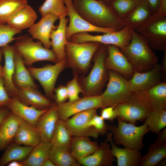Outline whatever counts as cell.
<instances>
[{"instance_id":"obj_33","label":"cell","mask_w":166,"mask_h":166,"mask_svg":"<svg viewBox=\"0 0 166 166\" xmlns=\"http://www.w3.org/2000/svg\"><path fill=\"white\" fill-rule=\"evenodd\" d=\"M152 110L166 109V82L162 81L149 89L144 92Z\"/></svg>"},{"instance_id":"obj_38","label":"cell","mask_w":166,"mask_h":166,"mask_svg":"<svg viewBox=\"0 0 166 166\" xmlns=\"http://www.w3.org/2000/svg\"><path fill=\"white\" fill-rule=\"evenodd\" d=\"M149 131L158 134L166 127V109L152 110L144 120Z\"/></svg>"},{"instance_id":"obj_48","label":"cell","mask_w":166,"mask_h":166,"mask_svg":"<svg viewBox=\"0 0 166 166\" xmlns=\"http://www.w3.org/2000/svg\"><path fill=\"white\" fill-rule=\"evenodd\" d=\"M164 54L160 65L162 81L166 82V50L163 51Z\"/></svg>"},{"instance_id":"obj_34","label":"cell","mask_w":166,"mask_h":166,"mask_svg":"<svg viewBox=\"0 0 166 166\" xmlns=\"http://www.w3.org/2000/svg\"><path fill=\"white\" fill-rule=\"evenodd\" d=\"M72 137L64 121L59 119L50 140L53 146L70 151Z\"/></svg>"},{"instance_id":"obj_50","label":"cell","mask_w":166,"mask_h":166,"mask_svg":"<svg viewBox=\"0 0 166 166\" xmlns=\"http://www.w3.org/2000/svg\"><path fill=\"white\" fill-rule=\"evenodd\" d=\"M156 13L162 16H166V0H161L159 8Z\"/></svg>"},{"instance_id":"obj_27","label":"cell","mask_w":166,"mask_h":166,"mask_svg":"<svg viewBox=\"0 0 166 166\" xmlns=\"http://www.w3.org/2000/svg\"><path fill=\"white\" fill-rule=\"evenodd\" d=\"M152 14L149 7L143 0L123 18L122 20L125 26L136 30Z\"/></svg>"},{"instance_id":"obj_51","label":"cell","mask_w":166,"mask_h":166,"mask_svg":"<svg viewBox=\"0 0 166 166\" xmlns=\"http://www.w3.org/2000/svg\"><path fill=\"white\" fill-rule=\"evenodd\" d=\"M10 112V111L6 107L0 108V124Z\"/></svg>"},{"instance_id":"obj_14","label":"cell","mask_w":166,"mask_h":166,"mask_svg":"<svg viewBox=\"0 0 166 166\" xmlns=\"http://www.w3.org/2000/svg\"><path fill=\"white\" fill-rule=\"evenodd\" d=\"M97 109L85 110L73 116L64 121L65 125L72 136H85L97 138L99 133L94 128L88 127L91 118L97 114Z\"/></svg>"},{"instance_id":"obj_36","label":"cell","mask_w":166,"mask_h":166,"mask_svg":"<svg viewBox=\"0 0 166 166\" xmlns=\"http://www.w3.org/2000/svg\"><path fill=\"white\" fill-rule=\"evenodd\" d=\"M49 158L55 166H81L70 151L53 146L50 150Z\"/></svg>"},{"instance_id":"obj_37","label":"cell","mask_w":166,"mask_h":166,"mask_svg":"<svg viewBox=\"0 0 166 166\" xmlns=\"http://www.w3.org/2000/svg\"><path fill=\"white\" fill-rule=\"evenodd\" d=\"M27 5V0H0V23H7L13 15Z\"/></svg>"},{"instance_id":"obj_45","label":"cell","mask_w":166,"mask_h":166,"mask_svg":"<svg viewBox=\"0 0 166 166\" xmlns=\"http://www.w3.org/2000/svg\"><path fill=\"white\" fill-rule=\"evenodd\" d=\"M100 116L105 120L112 121L117 117V114L114 107L109 106L102 108Z\"/></svg>"},{"instance_id":"obj_30","label":"cell","mask_w":166,"mask_h":166,"mask_svg":"<svg viewBox=\"0 0 166 166\" xmlns=\"http://www.w3.org/2000/svg\"><path fill=\"white\" fill-rule=\"evenodd\" d=\"M41 141L39 135L35 127L23 120L13 142L21 145L34 147Z\"/></svg>"},{"instance_id":"obj_26","label":"cell","mask_w":166,"mask_h":166,"mask_svg":"<svg viewBox=\"0 0 166 166\" xmlns=\"http://www.w3.org/2000/svg\"><path fill=\"white\" fill-rule=\"evenodd\" d=\"M14 59L15 69L14 82L16 86L18 89L29 87L38 89V85L34 81L28 68L26 67L22 57L15 50Z\"/></svg>"},{"instance_id":"obj_47","label":"cell","mask_w":166,"mask_h":166,"mask_svg":"<svg viewBox=\"0 0 166 166\" xmlns=\"http://www.w3.org/2000/svg\"><path fill=\"white\" fill-rule=\"evenodd\" d=\"M147 4L152 14L156 13L158 10L161 0H143Z\"/></svg>"},{"instance_id":"obj_5","label":"cell","mask_w":166,"mask_h":166,"mask_svg":"<svg viewBox=\"0 0 166 166\" xmlns=\"http://www.w3.org/2000/svg\"><path fill=\"white\" fill-rule=\"evenodd\" d=\"M107 45L101 44L94 55V64L87 76L84 78L81 85L83 96L100 95L107 77L104 61L107 55Z\"/></svg>"},{"instance_id":"obj_17","label":"cell","mask_w":166,"mask_h":166,"mask_svg":"<svg viewBox=\"0 0 166 166\" xmlns=\"http://www.w3.org/2000/svg\"><path fill=\"white\" fill-rule=\"evenodd\" d=\"M59 18V17L52 14H46L42 16L38 22L29 28L28 32L33 39L38 40L45 47L50 49V34L52 31L57 28V26H55L54 23Z\"/></svg>"},{"instance_id":"obj_8","label":"cell","mask_w":166,"mask_h":166,"mask_svg":"<svg viewBox=\"0 0 166 166\" xmlns=\"http://www.w3.org/2000/svg\"><path fill=\"white\" fill-rule=\"evenodd\" d=\"M136 31L145 39L152 49L166 50V16L153 14Z\"/></svg>"},{"instance_id":"obj_20","label":"cell","mask_w":166,"mask_h":166,"mask_svg":"<svg viewBox=\"0 0 166 166\" xmlns=\"http://www.w3.org/2000/svg\"><path fill=\"white\" fill-rule=\"evenodd\" d=\"M106 140L110 144L112 154L117 159L118 166H139L142 156L140 150L118 147L114 143L110 132L107 134Z\"/></svg>"},{"instance_id":"obj_39","label":"cell","mask_w":166,"mask_h":166,"mask_svg":"<svg viewBox=\"0 0 166 166\" xmlns=\"http://www.w3.org/2000/svg\"><path fill=\"white\" fill-rule=\"evenodd\" d=\"M42 16L49 13L59 17L67 13V9L64 0H45L38 8Z\"/></svg>"},{"instance_id":"obj_19","label":"cell","mask_w":166,"mask_h":166,"mask_svg":"<svg viewBox=\"0 0 166 166\" xmlns=\"http://www.w3.org/2000/svg\"><path fill=\"white\" fill-rule=\"evenodd\" d=\"M6 107L11 112L35 127L39 118L49 108L38 109L22 102L16 97H11Z\"/></svg>"},{"instance_id":"obj_11","label":"cell","mask_w":166,"mask_h":166,"mask_svg":"<svg viewBox=\"0 0 166 166\" xmlns=\"http://www.w3.org/2000/svg\"><path fill=\"white\" fill-rule=\"evenodd\" d=\"M66 65L65 57L53 65L48 64L39 68L29 66L27 68L33 78L41 85L47 97L52 99L57 79Z\"/></svg>"},{"instance_id":"obj_29","label":"cell","mask_w":166,"mask_h":166,"mask_svg":"<svg viewBox=\"0 0 166 166\" xmlns=\"http://www.w3.org/2000/svg\"><path fill=\"white\" fill-rule=\"evenodd\" d=\"M37 17L34 10L28 4L13 15L6 24L14 28L22 31L30 28L34 23Z\"/></svg>"},{"instance_id":"obj_46","label":"cell","mask_w":166,"mask_h":166,"mask_svg":"<svg viewBox=\"0 0 166 166\" xmlns=\"http://www.w3.org/2000/svg\"><path fill=\"white\" fill-rule=\"evenodd\" d=\"M11 98L5 88L2 77L0 78V108L6 107Z\"/></svg>"},{"instance_id":"obj_2","label":"cell","mask_w":166,"mask_h":166,"mask_svg":"<svg viewBox=\"0 0 166 166\" xmlns=\"http://www.w3.org/2000/svg\"><path fill=\"white\" fill-rule=\"evenodd\" d=\"M131 30L132 37L130 43L120 50L135 71H147L158 64V58L145 39L136 30Z\"/></svg>"},{"instance_id":"obj_18","label":"cell","mask_w":166,"mask_h":166,"mask_svg":"<svg viewBox=\"0 0 166 166\" xmlns=\"http://www.w3.org/2000/svg\"><path fill=\"white\" fill-rule=\"evenodd\" d=\"M2 48L4 58L2 77L5 88L11 97H16L18 89L14 82L15 66L14 59L15 49L14 45H6Z\"/></svg>"},{"instance_id":"obj_56","label":"cell","mask_w":166,"mask_h":166,"mask_svg":"<svg viewBox=\"0 0 166 166\" xmlns=\"http://www.w3.org/2000/svg\"><path fill=\"white\" fill-rule=\"evenodd\" d=\"M3 66L0 64V78L2 77Z\"/></svg>"},{"instance_id":"obj_15","label":"cell","mask_w":166,"mask_h":166,"mask_svg":"<svg viewBox=\"0 0 166 166\" xmlns=\"http://www.w3.org/2000/svg\"><path fill=\"white\" fill-rule=\"evenodd\" d=\"M107 53L104 64L106 69L122 75L128 80L133 76L135 70L126 57L118 47L107 45Z\"/></svg>"},{"instance_id":"obj_12","label":"cell","mask_w":166,"mask_h":166,"mask_svg":"<svg viewBox=\"0 0 166 166\" xmlns=\"http://www.w3.org/2000/svg\"><path fill=\"white\" fill-rule=\"evenodd\" d=\"M73 1L64 0L69 19V24L66 30L68 40L73 35L80 33L95 32L105 34L116 31L112 28L99 27L91 24L78 13L74 7Z\"/></svg>"},{"instance_id":"obj_54","label":"cell","mask_w":166,"mask_h":166,"mask_svg":"<svg viewBox=\"0 0 166 166\" xmlns=\"http://www.w3.org/2000/svg\"><path fill=\"white\" fill-rule=\"evenodd\" d=\"M100 0L102 1L105 2L107 4H108L109 5H110V3L113 0Z\"/></svg>"},{"instance_id":"obj_25","label":"cell","mask_w":166,"mask_h":166,"mask_svg":"<svg viewBox=\"0 0 166 166\" xmlns=\"http://www.w3.org/2000/svg\"><path fill=\"white\" fill-rule=\"evenodd\" d=\"M38 89L30 87L18 89L16 97L22 102L38 109L51 107L53 103Z\"/></svg>"},{"instance_id":"obj_4","label":"cell","mask_w":166,"mask_h":166,"mask_svg":"<svg viewBox=\"0 0 166 166\" xmlns=\"http://www.w3.org/2000/svg\"><path fill=\"white\" fill-rule=\"evenodd\" d=\"M117 118V126L110 125L108 127V130L112 134L114 143L125 148L140 151L144 146L143 137L149 131L148 126L145 123L136 126Z\"/></svg>"},{"instance_id":"obj_28","label":"cell","mask_w":166,"mask_h":166,"mask_svg":"<svg viewBox=\"0 0 166 166\" xmlns=\"http://www.w3.org/2000/svg\"><path fill=\"white\" fill-rule=\"evenodd\" d=\"M99 146L97 142L91 141L88 137L72 136L69 151L77 161L93 153Z\"/></svg>"},{"instance_id":"obj_42","label":"cell","mask_w":166,"mask_h":166,"mask_svg":"<svg viewBox=\"0 0 166 166\" xmlns=\"http://www.w3.org/2000/svg\"><path fill=\"white\" fill-rule=\"evenodd\" d=\"M66 87L69 101H73L80 97L79 94L82 93L83 91L77 75L67 83Z\"/></svg>"},{"instance_id":"obj_31","label":"cell","mask_w":166,"mask_h":166,"mask_svg":"<svg viewBox=\"0 0 166 166\" xmlns=\"http://www.w3.org/2000/svg\"><path fill=\"white\" fill-rule=\"evenodd\" d=\"M34 147L12 143L5 149L0 158V166H4L11 161H22L27 157Z\"/></svg>"},{"instance_id":"obj_40","label":"cell","mask_w":166,"mask_h":166,"mask_svg":"<svg viewBox=\"0 0 166 166\" xmlns=\"http://www.w3.org/2000/svg\"><path fill=\"white\" fill-rule=\"evenodd\" d=\"M143 0H113L110 6L122 20Z\"/></svg>"},{"instance_id":"obj_9","label":"cell","mask_w":166,"mask_h":166,"mask_svg":"<svg viewBox=\"0 0 166 166\" xmlns=\"http://www.w3.org/2000/svg\"><path fill=\"white\" fill-rule=\"evenodd\" d=\"M109 82L105 91L100 95L103 108L115 107L125 100L132 91L128 80L121 74L109 70Z\"/></svg>"},{"instance_id":"obj_16","label":"cell","mask_w":166,"mask_h":166,"mask_svg":"<svg viewBox=\"0 0 166 166\" xmlns=\"http://www.w3.org/2000/svg\"><path fill=\"white\" fill-rule=\"evenodd\" d=\"M160 65L157 64L150 70L143 72L135 71L128 81L132 92H144L161 82Z\"/></svg>"},{"instance_id":"obj_23","label":"cell","mask_w":166,"mask_h":166,"mask_svg":"<svg viewBox=\"0 0 166 166\" xmlns=\"http://www.w3.org/2000/svg\"><path fill=\"white\" fill-rule=\"evenodd\" d=\"M23 120L10 111L3 120L0 124V151L13 142Z\"/></svg>"},{"instance_id":"obj_35","label":"cell","mask_w":166,"mask_h":166,"mask_svg":"<svg viewBox=\"0 0 166 166\" xmlns=\"http://www.w3.org/2000/svg\"><path fill=\"white\" fill-rule=\"evenodd\" d=\"M166 156V143L149 146L147 154L141 156L139 166H155L159 164Z\"/></svg>"},{"instance_id":"obj_55","label":"cell","mask_w":166,"mask_h":166,"mask_svg":"<svg viewBox=\"0 0 166 166\" xmlns=\"http://www.w3.org/2000/svg\"><path fill=\"white\" fill-rule=\"evenodd\" d=\"M3 55L2 48H0V64Z\"/></svg>"},{"instance_id":"obj_53","label":"cell","mask_w":166,"mask_h":166,"mask_svg":"<svg viewBox=\"0 0 166 166\" xmlns=\"http://www.w3.org/2000/svg\"><path fill=\"white\" fill-rule=\"evenodd\" d=\"M42 166H55V165L49 158L44 162Z\"/></svg>"},{"instance_id":"obj_1","label":"cell","mask_w":166,"mask_h":166,"mask_svg":"<svg viewBox=\"0 0 166 166\" xmlns=\"http://www.w3.org/2000/svg\"><path fill=\"white\" fill-rule=\"evenodd\" d=\"M73 4L79 15L94 26L112 28L116 31L125 26L111 7L102 1L74 0Z\"/></svg>"},{"instance_id":"obj_22","label":"cell","mask_w":166,"mask_h":166,"mask_svg":"<svg viewBox=\"0 0 166 166\" xmlns=\"http://www.w3.org/2000/svg\"><path fill=\"white\" fill-rule=\"evenodd\" d=\"M67 14L61 16L57 28L51 33L50 39L52 50L55 54L58 61L66 57L65 46L68 41L66 36V30L69 19L66 18Z\"/></svg>"},{"instance_id":"obj_10","label":"cell","mask_w":166,"mask_h":166,"mask_svg":"<svg viewBox=\"0 0 166 166\" xmlns=\"http://www.w3.org/2000/svg\"><path fill=\"white\" fill-rule=\"evenodd\" d=\"M132 37V30L125 26L122 29L104 34L92 35L88 32H81L73 35L69 40L75 43L96 42L106 45L116 46L122 49L127 46Z\"/></svg>"},{"instance_id":"obj_44","label":"cell","mask_w":166,"mask_h":166,"mask_svg":"<svg viewBox=\"0 0 166 166\" xmlns=\"http://www.w3.org/2000/svg\"><path fill=\"white\" fill-rule=\"evenodd\" d=\"M54 98L57 105L65 102L68 99L67 91L66 86L60 85L54 90Z\"/></svg>"},{"instance_id":"obj_43","label":"cell","mask_w":166,"mask_h":166,"mask_svg":"<svg viewBox=\"0 0 166 166\" xmlns=\"http://www.w3.org/2000/svg\"><path fill=\"white\" fill-rule=\"evenodd\" d=\"M87 126L88 127L94 128L101 135L107 133L108 130V127L106 124L105 120L97 114L91 118Z\"/></svg>"},{"instance_id":"obj_21","label":"cell","mask_w":166,"mask_h":166,"mask_svg":"<svg viewBox=\"0 0 166 166\" xmlns=\"http://www.w3.org/2000/svg\"><path fill=\"white\" fill-rule=\"evenodd\" d=\"M58 119L57 104H53L39 118L35 126L41 141H50Z\"/></svg>"},{"instance_id":"obj_49","label":"cell","mask_w":166,"mask_h":166,"mask_svg":"<svg viewBox=\"0 0 166 166\" xmlns=\"http://www.w3.org/2000/svg\"><path fill=\"white\" fill-rule=\"evenodd\" d=\"M157 139L154 144H162L166 143V128L162 129L158 134Z\"/></svg>"},{"instance_id":"obj_6","label":"cell","mask_w":166,"mask_h":166,"mask_svg":"<svg viewBox=\"0 0 166 166\" xmlns=\"http://www.w3.org/2000/svg\"><path fill=\"white\" fill-rule=\"evenodd\" d=\"M27 35L16 38L14 45L15 49L22 57L25 64L28 66L41 61H48L54 63L57 58L52 49L45 47L38 41L35 42Z\"/></svg>"},{"instance_id":"obj_57","label":"cell","mask_w":166,"mask_h":166,"mask_svg":"<svg viewBox=\"0 0 166 166\" xmlns=\"http://www.w3.org/2000/svg\"></svg>"},{"instance_id":"obj_7","label":"cell","mask_w":166,"mask_h":166,"mask_svg":"<svg viewBox=\"0 0 166 166\" xmlns=\"http://www.w3.org/2000/svg\"><path fill=\"white\" fill-rule=\"evenodd\" d=\"M101 45L96 42L78 43L68 40L65 46L67 65L78 72H85Z\"/></svg>"},{"instance_id":"obj_32","label":"cell","mask_w":166,"mask_h":166,"mask_svg":"<svg viewBox=\"0 0 166 166\" xmlns=\"http://www.w3.org/2000/svg\"><path fill=\"white\" fill-rule=\"evenodd\" d=\"M52 146L50 141H41L33 147L26 158L22 161L24 166H42L49 158Z\"/></svg>"},{"instance_id":"obj_24","label":"cell","mask_w":166,"mask_h":166,"mask_svg":"<svg viewBox=\"0 0 166 166\" xmlns=\"http://www.w3.org/2000/svg\"><path fill=\"white\" fill-rule=\"evenodd\" d=\"M114 158L109 143L105 141L101 144L95 152L77 161L81 165L85 166H111L113 165Z\"/></svg>"},{"instance_id":"obj_3","label":"cell","mask_w":166,"mask_h":166,"mask_svg":"<svg viewBox=\"0 0 166 166\" xmlns=\"http://www.w3.org/2000/svg\"><path fill=\"white\" fill-rule=\"evenodd\" d=\"M114 107L117 117L134 124L144 121L152 110L146 95L141 92H132L125 100Z\"/></svg>"},{"instance_id":"obj_41","label":"cell","mask_w":166,"mask_h":166,"mask_svg":"<svg viewBox=\"0 0 166 166\" xmlns=\"http://www.w3.org/2000/svg\"><path fill=\"white\" fill-rule=\"evenodd\" d=\"M21 31L7 24L0 23V48L15 40L16 38H14V36L20 33Z\"/></svg>"},{"instance_id":"obj_13","label":"cell","mask_w":166,"mask_h":166,"mask_svg":"<svg viewBox=\"0 0 166 166\" xmlns=\"http://www.w3.org/2000/svg\"><path fill=\"white\" fill-rule=\"evenodd\" d=\"M57 105L59 119L64 121L80 112L103 108L100 95L83 96L82 98Z\"/></svg>"},{"instance_id":"obj_52","label":"cell","mask_w":166,"mask_h":166,"mask_svg":"<svg viewBox=\"0 0 166 166\" xmlns=\"http://www.w3.org/2000/svg\"><path fill=\"white\" fill-rule=\"evenodd\" d=\"M7 166H24L22 161L14 160L10 162L6 165Z\"/></svg>"}]
</instances>
